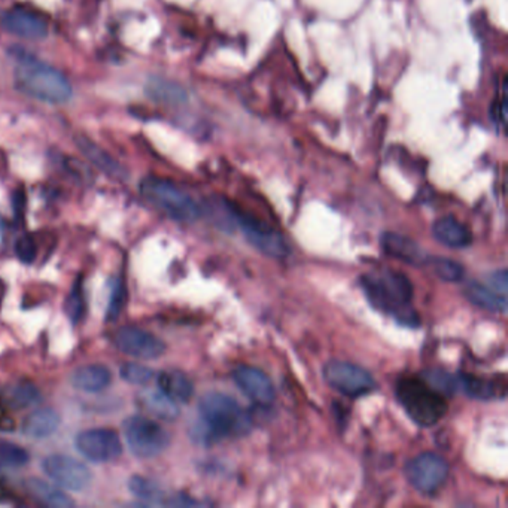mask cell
I'll list each match as a JSON object with an SVG mask.
<instances>
[{
	"instance_id": "6da1fadb",
	"label": "cell",
	"mask_w": 508,
	"mask_h": 508,
	"mask_svg": "<svg viewBox=\"0 0 508 508\" xmlns=\"http://www.w3.org/2000/svg\"><path fill=\"white\" fill-rule=\"evenodd\" d=\"M200 422L194 438L200 443H212L221 438H238L251 432L254 422L251 414L222 392H207L198 403Z\"/></svg>"
},
{
	"instance_id": "83f0119b",
	"label": "cell",
	"mask_w": 508,
	"mask_h": 508,
	"mask_svg": "<svg viewBox=\"0 0 508 508\" xmlns=\"http://www.w3.org/2000/svg\"><path fill=\"white\" fill-rule=\"evenodd\" d=\"M26 449L11 441L0 440V465L2 467H24L29 463Z\"/></svg>"
},
{
	"instance_id": "ffe728a7",
	"label": "cell",
	"mask_w": 508,
	"mask_h": 508,
	"mask_svg": "<svg viewBox=\"0 0 508 508\" xmlns=\"http://www.w3.org/2000/svg\"><path fill=\"white\" fill-rule=\"evenodd\" d=\"M112 374L104 365H84L75 370L72 374V385L79 391L96 392L104 391L111 385Z\"/></svg>"
},
{
	"instance_id": "9c48e42d",
	"label": "cell",
	"mask_w": 508,
	"mask_h": 508,
	"mask_svg": "<svg viewBox=\"0 0 508 508\" xmlns=\"http://www.w3.org/2000/svg\"><path fill=\"white\" fill-rule=\"evenodd\" d=\"M410 485L423 495L436 494L449 477V465L440 454L427 452L410 461L405 468Z\"/></svg>"
},
{
	"instance_id": "e0dca14e",
	"label": "cell",
	"mask_w": 508,
	"mask_h": 508,
	"mask_svg": "<svg viewBox=\"0 0 508 508\" xmlns=\"http://www.w3.org/2000/svg\"><path fill=\"white\" fill-rule=\"evenodd\" d=\"M434 237L452 249H462L471 245V231L454 216H443L432 225Z\"/></svg>"
},
{
	"instance_id": "d4e9b609",
	"label": "cell",
	"mask_w": 508,
	"mask_h": 508,
	"mask_svg": "<svg viewBox=\"0 0 508 508\" xmlns=\"http://www.w3.org/2000/svg\"><path fill=\"white\" fill-rule=\"evenodd\" d=\"M145 91L151 99L155 100L158 104H182L188 100L187 91L179 84L164 79V78H151L146 82Z\"/></svg>"
},
{
	"instance_id": "f546056e",
	"label": "cell",
	"mask_w": 508,
	"mask_h": 508,
	"mask_svg": "<svg viewBox=\"0 0 508 508\" xmlns=\"http://www.w3.org/2000/svg\"><path fill=\"white\" fill-rule=\"evenodd\" d=\"M436 275L446 282H459L463 278V267L449 258H431L429 260Z\"/></svg>"
},
{
	"instance_id": "ac0fdd59",
	"label": "cell",
	"mask_w": 508,
	"mask_h": 508,
	"mask_svg": "<svg viewBox=\"0 0 508 508\" xmlns=\"http://www.w3.org/2000/svg\"><path fill=\"white\" fill-rule=\"evenodd\" d=\"M60 425V414L51 407H41L24 418L21 432L30 438H46L53 436Z\"/></svg>"
},
{
	"instance_id": "5b68a950",
	"label": "cell",
	"mask_w": 508,
	"mask_h": 508,
	"mask_svg": "<svg viewBox=\"0 0 508 508\" xmlns=\"http://www.w3.org/2000/svg\"><path fill=\"white\" fill-rule=\"evenodd\" d=\"M216 204L220 206L221 211L224 212L227 220L231 221V224L240 229L247 242L251 243L255 249L267 257L276 258V260H284L288 257V243L279 231L271 229V225H267L255 216L240 211L234 203L225 198H220Z\"/></svg>"
},
{
	"instance_id": "e575fe53",
	"label": "cell",
	"mask_w": 508,
	"mask_h": 508,
	"mask_svg": "<svg viewBox=\"0 0 508 508\" xmlns=\"http://www.w3.org/2000/svg\"><path fill=\"white\" fill-rule=\"evenodd\" d=\"M490 288L495 289L496 293L505 296L508 287L507 271H496L489 276Z\"/></svg>"
},
{
	"instance_id": "5bb4252c",
	"label": "cell",
	"mask_w": 508,
	"mask_h": 508,
	"mask_svg": "<svg viewBox=\"0 0 508 508\" xmlns=\"http://www.w3.org/2000/svg\"><path fill=\"white\" fill-rule=\"evenodd\" d=\"M0 26L6 32L24 39H42L48 35V23L42 15L26 6H15L0 17Z\"/></svg>"
},
{
	"instance_id": "277c9868",
	"label": "cell",
	"mask_w": 508,
	"mask_h": 508,
	"mask_svg": "<svg viewBox=\"0 0 508 508\" xmlns=\"http://www.w3.org/2000/svg\"><path fill=\"white\" fill-rule=\"evenodd\" d=\"M401 407L419 427H432L447 412L445 394L437 391L423 378L401 379L396 385Z\"/></svg>"
},
{
	"instance_id": "603a6c76",
	"label": "cell",
	"mask_w": 508,
	"mask_h": 508,
	"mask_svg": "<svg viewBox=\"0 0 508 508\" xmlns=\"http://www.w3.org/2000/svg\"><path fill=\"white\" fill-rule=\"evenodd\" d=\"M463 294L472 304H476L477 307H481L485 311L494 312V313H504L507 311L505 296L496 293L495 289L479 284V282L467 284L463 289Z\"/></svg>"
},
{
	"instance_id": "3957f363",
	"label": "cell",
	"mask_w": 508,
	"mask_h": 508,
	"mask_svg": "<svg viewBox=\"0 0 508 508\" xmlns=\"http://www.w3.org/2000/svg\"><path fill=\"white\" fill-rule=\"evenodd\" d=\"M15 84L24 95L50 104L72 99V86L63 73L28 53H15Z\"/></svg>"
},
{
	"instance_id": "f1b7e54d",
	"label": "cell",
	"mask_w": 508,
	"mask_h": 508,
	"mask_svg": "<svg viewBox=\"0 0 508 508\" xmlns=\"http://www.w3.org/2000/svg\"><path fill=\"white\" fill-rule=\"evenodd\" d=\"M120 376L124 382L136 385V387H145L155 378L153 370L142 364H136V362L122 365L121 370H120Z\"/></svg>"
},
{
	"instance_id": "cb8c5ba5",
	"label": "cell",
	"mask_w": 508,
	"mask_h": 508,
	"mask_svg": "<svg viewBox=\"0 0 508 508\" xmlns=\"http://www.w3.org/2000/svg\"><path fill=\"white\" fill-rule=\"evenodd\" d=\"M458 382L463 392L474 400H494L505 394L504 387L492 379L479 378L472 374H459Z\"/></svg>"
},
{
	"instance_id": "52a82bcc",
	"label": "cell",
	"mask_w": 508,
	"mask_h": 508,
	"mask_svg": "<svg viewBox=\"0 0 508 508\" xmlns=\"http://www.w3.org/2000/svg\"><path fill=\"white\" fill-rule=\"evenodd\" d=\"M122 432L131 454L140 459L157 458L171 445L169 432L145 416L127 418L122 423Z\"/></svg>"
},
{
	"instance_id": "1f68e13d",
	"label": "cell",
	"mask_w": 508,
	"mask_h": 508,
	"mask_svg": "<svg viewBox=\"0 0 508 508\" xmlns=\"http://www.w3.org/2000/svg\"><path fill=\"white\" fill-rule=\"evenodd\" d=\"M127 291L124 282L121 279L115 280L111 289V298L108 303V312H106V320L115 321L118 316L121 315L124 304H126Z\"/></svg>"
},
{
	"instance_id": "7a4b0ae2",
	"label": "cell",
	"mask_w": 508,
	"mask_h": 508,
	"mask_svg": "<svg viewBox=\"0 0 508 508\" xmlns=\"http://www.w3.org/2000/svg\"><path fill=\"white\" fill-rule=\"evenodd\" d=\"M361 287L371 306L391 315L398 322L418 327L419 316L412 307L413 285L400 271H378L361 278Z\"/></svg>"
},
{
	"instance_id": "8992f818",
	"label": "cell",
	"mask_w": 508,
	"mask_h": 508,
	"mask_svg": "<svg viewBox=\"0 0 508 508\" xmlns=\"http://www.w3.org/2000/svg\"><path fill=\"white\" fill-rule=\"evenodd\" d=\"M140 193L151 204L178 222H194L202 213L197 203L171 180L154 176L145 178L140 182Z\"/></svg>"
},
{
	"instance_id": "4dcf8cb0",
	"label": "cell",
	"mask_w": 508,
	"mask_h": 508,
	"mask_svg": "<svg viewBox=\"0 0 508 508\" xmlns=\"http://www.w3.org/2000/svg\"><path fill=\"white\" fill-rule=\"evenodd\" d=\"M66 313H68L69 320H71L73 325H77L82 320L84 313H86V300H84L82 284L79 279L73 285L71 296H69L68 302H66Z\"/></svg>"
},
{
	"instance_id": "d6a6232c",
	"label": "cell",
	"mask_w": 508,
	"mask_h": 508,
	"mask_svg": "<svg viewBox=\"0 0 508 508\" xmlns=\"http://www.w3.org/2000/svg\"><path fill=\"white\" fill-rule=\"evenodd\" d=\"M423 379L445 396L454 394V387H456V379L450 378L449 374L441 370H429L427 373H423Z\"/></svg>"
},
{
	"instance_id": "9a60e30c",
	"label": "cell",
	"mask_w": 508,
	"mask_h": 508,
	"mask_svg": "<svg viewBox=\"0 0 508 508\" xmlns=\"http://www.w3.org/2000/svg\"><path fill=\"white\" fill-rule=\"evenodd\" d=\"M382 247L387 255L407 262L410 266H423L425 262H429L427 252L423 251L414 240L403 234H383Z\"/></svg>"
},
{
	"instance_id": "4fadbf2b",
	"label": "cell",
	"mask_w": 508,
	"mask_h": 508,
	"mask_svg": "<svg viewBox=\"0 0 508 508\" xmlns=\"http://www.w3.org/2000/svg\"><path fill=\"white\" fill-rule=\"evenodd\" d=\"M238 389L258 405H271L275 401V387L262 370L251 365H238L233 371Z\"/></svg>"
},
{
	"instance_id": "4316f807",
	"label": "cell",
	"mask_w": 508,
	"mask_h": 508,
	"mask_svg": "<svg viewBox=\"0 0 508 508\" xmlns=\"http://www.w3.org/2000/svg\"><path fill=\"white\" fill-rule=\"evenodd\" d=\"M129 490L136 498L140 499L146 505L151 504L164 503V494L162 487L155 481L149 480L146 477L133 476L129 480Z\"/></svg>"
},
{
	"instance_id": "30bf717a",
	"label": "cell",
	"mask_w": 508,
	"mask_h": 508,
	"mask_svg": "<svg viewBox=\"0 0 508 508\" xmlns=\"http://www.w3.org/2000/svg\"><path fill=\"white\" fill-rule=\"evenodd\" d=\"M75 446L78 452L91 462H111L122 454L121 440L118 432L108 428H93L79 432Z\"/></svg>"
},
{
	"instance_id": "836d02e7",
	"label": "cell",
	"mask_w": 508,
	"mask_h": 508,
	"mask_svg": "<svg viewBox=\"0 0 508 508\" xmlns=\"http://www.w3.org/2000/svg\"><path fill=\"white\" fill-rule=\"evenodd\" d=\"M15 254H17L20 262H24V264H32L37 260V242L30 236H21L15 243Z\"/></svg>"
},
{
	"instance_id": "7402d4cb",
	"label": "cell",
	"mask_w": 508,
	"mask_h": 508,
	"mask_svg": "<svg viewBox=\"0 0 508 508\" xmlns=\"http://www.w3.org/2000/svg\"><path fill=\"white\" fill-rule=\"evenodd\" d=\"M137 400L142 409L162 421H175L179 416L178 403L171 400V396H166L162 389L140 392Z\"/></svg>"
},
{
	"instance_id": "44dd1931",
	"label": "cell",
	"mask_w": 508,
	"mask_h": 508,
	"mask_svg": "<svg viewBox=\"0 0 508 508\" xmlns=\"http://www.w3.org/2000/svg\"><path fill=\"white\" fill-rule=\"evenodd\" d=\"M158 387L176 403H188L194 396V385L179 370H167L158 374Z\"/></svg>"
},
{
	"instance_id": "8fae6325",
	"label": "cell",
	"mask_w": 508,
	"mask_h": 508,
	"mask_svg": "<svg viewBox=\"0 0 508 508\" xmlns=\"http://www.w3.org/2000/svg\"><path fill=\"white\" fill-rule=\"evenodd\" d=\"M42 470L55 485L63 489H86L91 483V471L86 463L68 454H50L42 461Z\"/></svg>"
},
{
	"instance_id": "ba28073f",
	"label": "cell",
	"mask_w": 508,
	"mask_h": 508,
	"mask_svg": "<svg viewBox=\"0 0 508 508\" xmlns=\"http://www.w3.org/2000/svg\"><path fill=\"white\" fill-rule=\"evenodd\" d=\"M325 382L343 396L356 398L374 391L376 380L360 365L346 361H329L324 367Z\"/></svg>"
},
{
	"instance_id": "2e32d148",
	"label": "cell",
	"mask_w": 508,
	"mask_h": 508,
	"mask_svg": "<svg viewBox=\"0 0 508 508\" xmlns=\"http://www.w3.org/2000/svg\"><path fill=\"white\" fill-rule=\"evenodd\" d=\"M75 144L78 149L81 151L82 155L95 164L100 171H104V175L111 176L113 179H126L127 173L122 169L120 162H115L108 153H104L99 145H96L90 137L84 135L75 136Z\"/></svg>"
},
{
	"instance_id": "484cf974",
	"label": "cell",
	"mask_w": 508,
	"mask_h": 508,
	"mask_svg": "<svg viewBox=\"0 0 508 508\" xmlns=\"http://www.w3.org/2000/svg\"><path fill=\"white\" fill-rule=\"evenodd\" d=\"M2 400L12 409H26L41 400V392L28 380L11 383L2 389Z\"/></svg>"
},
{
	"instance_id": "d6986e66",
	"label": "cell",
	"mask_w": 508,
	"mask_h": 508,
	"mask_svg": "<svg viewBox=\"0 0 508 508\" xmlns=\"http://www.w3.org/2000/svg\"><path fill=\"white\" fill-rule=\"evenodd\" d=\"M24 487L33 499L42 505L53 508H71L75 505L68 495L62 492L57 486L51 485L48 481L41 480L37 477H30L24 481Z\"/></svg>"
},
{
	"instance_id": "7c38bea8",
	"label": "cell",
	"mask_w": 508,
	"mask_h": 508,
	"mask_svg": "<svg viewBox=\"0 0 508 508\" xmlns=\"http://www.w3.org/2000/svg\"><path fill=\"white\" fill-rule=\"evenodd\" d=\"M115 345L126 355L139 360H155L166 351V345L154 334L135 327H124L115 334Z\"/></svg>"
}]
</instances>
